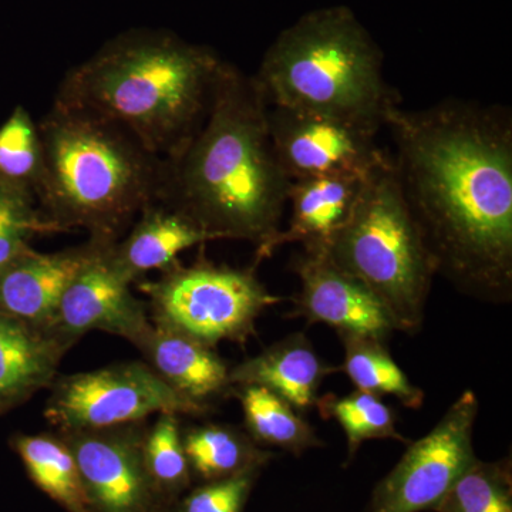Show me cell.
Returning a JSON list of instances; mask_svg holds the SVG:
<instances>
[{
  "instance_id": "obj_20",
  "label": "cell",
  "mask_w": 512,
  "mask_h": 512,
  "mask_svg": "<svg viewBox=\"0 0 512 512\" xmlns=\"http://www.w3.org/2000/svg\"><path fill=\"white\" fill-rule=\"evenodd\" d=\"M10 446L29 480L66 512H93L76 458L59 433L16 434Z\"/></svg>"
},
{
  "instance_id": "obj_27",
  "label": "cell",
  "mask_w": 512,
  "mask_h": 512,
  "mask_svg": "<svg viewBox=\"0 0 512 512\" xmlns=\"http://www.w3.org/2000/svg\"><path fill=\"white\" fill-rule=\"evenodd\" d=\"M144 460L154 483L177 508L178 501L190 488L192 481L178 414H158L153 426L147 427Z\"/></svg>"
},
{
  "instance_id": "obj_22",
  "label": "cell",
  "mask_w": 512,
  "mask_h": 512,
  "mask_svg": "<svg viewBox=\"0 0 512 512\" xmlns=\"http://www.w3.org/2000/svg\"><path fill=\"white\" fill-rule=\"evenodd\" d=\"M244 413L245 431L262 448H279L293 456L325 446L308 420L291 403L256 384L232 386Z\"/></svg>"
},
{
  "instance_id": "obj_5",
  "label": "cell",
  "mask_w": 512,
  "mask_h": 512,
  "mask_svg": "<svg viewBox=\"0 0 512 512\" xmlns=\"http://www.w3.org/2000/svg\"><path fill=\"white\" fill-rule=\"evenodd\" d=\"M256 83L269 106L311 111L363 126H386L400 106L383 55L346 6L313 10L266 50Z\"/></svg>"
},
{
  "instance_id": "obj_21",
  "label": "cell",
  "mask_w": 512,
  "mask_h": 512,
  "mask_svg": "<svg viewBox=\"0 0 512 512\" xmlns=\"http://www.w3.org/2000/svg\"><path fill=\"white\" fill-rule=\"evenodd\" d=\"M185 454L192 478L202 483L222 480L261 468L275 458L274 451L255 443L245 430L229 424H200L183 430Z\"/></svg>"
},
{
  "instance_id": "obj_7",
  "label": "cell",
  "mask_w": 512,
  "mask_h": 512,
  "mask_svg": "<svg viewBox=\"0 0 512 512\" xmlns=\"http://www.w3.org/2000/svg\"><path fill=\"white\" fill-rule=\"evenodd\" d=\"M148 298L151 322L215 346L245 345L256 333L262 313L286 301L274 295L251 268L214 264L201 255L194 264L180 261L156 281H137Z\"/></svg>"
},
{
  "instance_id": "obj_13",
  "label": "cell",
  "mask_w": 512,
  "mask_h": 512,
  "mask_svg": "<svg viewBox=\"0 0 512 512\" xmlns=\"http://www.w3.org/2000/svg\"><path fill=\"white\" fill-rule=\"evenodd\" d=\"M299 291L286 318L329 326L339 335L366 336L387 342L396 332L379 299L356 278L336 268L323 252L303 251L292 259Z\"/></svg>"
},
{
  "instance_id": "obj_23",
  "label": "cell",
  "mask_w": 512,
  "mask_h": 512,
  "mask_svg": "<svg viewBox=\"0 0 512 512\" xmlns=\"http://www.w3.org/2000/svg\"><path fill=\"white\" fill-rule=\"evenodd\" d=\"M339 339L345 350L340 372L349 377L356 390L377 397H396L407 409L423 406V390L410 382L390 355L386 342L356 335H339Z\"/></svg>"
},
{
  "instance_id": "obj_29",
  "label": "cell",
  "mask_w": 512,
  "mask_h": 512,
  "mask_svg": "<svg viewBox=\"0 0 512 512\" xmlns=\"http://www.w3.org/2000/svg\"><path fill=\"white\" fill-rule=\"evenodd\" d=\"M261 471V468H252L232 477L202 483L181 497L175 512H244Z\"/></svg>"
},
{
  "instance_id": "obj_12",
  "label": "cell",
  "mask_w": 512,
  "mask_h": 512,
  "mask_svg": "<svg viewBox=\"0 0 512 512\" xmlns=\"http://www.w3.org/2000/svg\"><path fill=\"white\" fill-rule=\"evenodd\" d=\"M117 242H104L67 286L55 315L45 329L69 352L74 343L93 330L111 333L133 345L151 325L146 303L114 262Z\"/></svg>"
},
{
  "instance_id": "obj_6",
  "label": "cell",
  "mask_w": 512,
  "mask_h": 512,
  "mask_svg": "<svg viewBox=\"0 0 512 512\" xmlns=\"http://www.w3.org/2000/svg\"><path fill=\"white\" fill-rule=\"evenodd\" d=\"M320 252L379 299L397 332H420L436 272L390 154L366 175L348 222Z\"/></svg>"
},
{
  "instance_id": "obj_4",
  "label": "cell",
  "mask_w": 512,
  "mask_h": 512,
  "mask_svg": "<svg viewBox=\"0 0 512 512\" xmlns=\"http://www.w3.org/2000/svg\"><path fill=\"white\" fill-rule=\"evenodd\" d=\"M37 126L43 174L36 202L57 232L80 228L119 242L160 198L164 158L124 128L56 103Z\"/></svg>"
},
{
  "instance_id": "obj_26",
  "label": "cell",
  "mask_w": 512,
  "mask_h": 512,
  "mask_svg": "<svg viewBox=\"0 0 512 512\" xmlns=\"http://www.w3.org/2000/svg\"><path fill=\"white\" fill-rule=\"evenodd\" d=\"M436 512H512L511 457L473 464L441 498Z\"/></svg>"
},
{
  "instance_id": "obj_17",
  "label": "cell",
  "mask_w": 512,
  "mask_h": 512,
  "mask_svg": "<svg viewBox=\"0 0 512 512\" xmlns=\"http://www.w3.org/2000/svg\"><path fill=\"white\" fill-rule=\"evenodd\" d=\"M339 372L340 367L320 359L305 333L296 332L231 367L229 380L231 386L265 387L303 414L318 403L319 389L326 377Z\"/></svg>"
},
{
  "instance_id": "obj_19",
  "label": "cell",
  "mask_w": 512,
  "mask_h": 512,
  "mask_svg": "<svg viewBox=\"0 0 512 512\" xmlns=\"http://www.w3.org/2000/svg\"><path fill=\"white\" fill-rule=\"evenodd\" d=\"M67 350L45 330L0 313V397L9 410L52 386Z\"/></svg>"
},
{
  "instance_id": "obj_2",
  "label": "cell",
  "mask_w": 512,
  "mask_h": 512,
  "mask_svg": "<svg viewBox=\"0 0 512 512\" xmlns=\"http://www.w3.org/2000/svg\"><path fill=\"white\" fill-rule=\"evenodd\" d=\"M268 107L254 76L222 63L200 128L164 158L158 198L214 241L254 245L255 265L274 254L292 184L272 147Z\"/></svg>"
},
{
  "instance_id": "obj_24",
  "label": "cell",
  "mask_w": 512,
  "mask_h": 512,
  "mask_svg": "<svg viewBox=\"0 0 512 512\" xmlns=\"http://www.w3.org/2000/svg\"><path fill=\"white\" fill-rule=\"evenodd\" d=\"M315 407H318L322 419L338 421L342 427L348 443L345 466L367 440L389 439L410 443L397 429L396 412L375 394L362 390H353L345 396L329 393L319 397Z\"/></svg>"
},
{
  "instance_id": "obj_3",
  "label": "cell",
  "mask_w": 512,
  "mask_h": 512,
  "mask_svg": "<svg viewBox=\"0 0 512 512\" xmlns=\"http://www.w3.org/2000/svg\"><path fill=\"white\" fill-rule=\"evenodd\" d=\"M222 63L210 47L174 33L130 30L70 69L55 103L117 124L167 158L207 116Z\"/></svg>"
},
{
  "instance_id": "obj_16",
  "label": "cell",
  "mask_w": 512,
  "mask_h": 512,
  "mask_svg": "<svg viewBox=\"0 0 512 512\" xmlns=\"http://www.w3.org/2000/svg\"><path fill=\"white\" fill-rule=\"evenodd\" d=\"M366 177L320 175L292 181L288 205L291 218L274 242V252L298 244L303 251H323L355 210Z\"/></svg>"
},
{
  "instance_id": "obj_30",
  "label": "cell",
  "mask_w": 512,
  "mask_h": 512,
  "mask_svg": "<svg viewBox=\"0 0 512 512\" xmlns=\"http://www.w3.org/2000/svg\"><path fill=\"white\" fill-rule=\"evenodd\" d=\"M9 412L8 407H6L5 402H3L2 397H0V414Z\"/></svg>"
},
{
  "instance_id": "obj_28",
  "label": "cell",
  "mask_w": 512,
  "mask_h": 512,
  "mask_svg": "<svg viewBox=\"0 0 512 512\" xmlns=\"http://www.w3.org/2000/svg\"><path fill=\"white\" fill-rule=\"evenodd\" d=\"M53 232L32 195L0 185V269L30 247V239Z\"/></svg>"
},
{
  "instance_id": "obj_18",
  "label": "cell",
  "mask_w": 512,
  "mask_h": 512,
  "mask_svg": "<svg viewBox=\"0 0 512 512\" xmlns=\"http://www.w3.org/2000/svg\"><path fill=\"white\" fill-rule=\"evenodd\" d=\"M137 218L113 248L114 262L133 284L148 271L171 268L181 252L214 241L188 215L161 201L148 205Z\"/></svg>"
},
{
  "instance_id": "obj_11",
  "label": "cell",
  "mask_w": 512,
  "mask_h": 512,
  "mask_svg": "<svg viewBox=\"0 0 512 512\" xmlns=\"http://www.w3.org/2000/svg\"><path fill=\"white\" fill-rule=\"evenodd\" d=\"M272 147L289 180L320 175L366 177L387 157L379 130L311 111L268 107Z\"/></svg>"
},
{
  "instance_id": "obj_9",
  "label": "cell",
  "mask_w": 512,
  "mask_h": 512,
  "mask_svg": "<svg viewBox=\"0 0 512 512\" xmlns=\"http://www.w3.org/2000/svg\"><path fill=\"white\" fill-rule=\"evenodd\" d=\"M478 410L477 394L461 393L426 436L409 443L402 460L376 485L369 512L433 511L476 461Z\"/></svg>"
},
{
  "instance_id": "obj_1",
  "label": "cell",
  "mask_w": 512,
  "mask_h": 512,
  "mask_svg": "<svg viewBox=\"0 0 512 512\" xmlns=\"http://www.w3.org/2000/svg\"><path fill=\"white\" fill-rule=\"evenodd\" d=\"M400 190L436 276L491 303L512 299V114L444 100L387 116Z\"/></svg>"
},
{
  "instance_id": "obj_15",
  "label": "cell",
  "mask_w": 512,
  "mask_h": 512,
  "mask_svg": "<svg viewBox=\"0 0 512 512\" xmlns=\"http://www.w3.org/2000/svg\"><path fill=\"white\" fill-rule=\"evenodd\" d=\"M165 384L188 402L211 410V403L231 393V367L212 346L151 322L133 343Z\"/></svg>"
},
{
  "instance_id": "obj_8",
  "label": "cell",
  "mask_w": 512,
  "mask_h": 512,
  "mask_svg": "<svg viewBox=\"0 0 512 512\" xmlns=\"http://www.w3.org/2000/svg\"><path fill=\"white\" fill-rule=\"evenodd\" d=\"M50 389L45 417L57 433L124 426L153 414L210 412L175 393L146 362L137 360L57 376Z\"/></svg>"
},
{
  "instance_id": "obj_14",
  "label": "cell",
  "mask_w": 512,
  "mask_h": 512,
  "mask_svg": "<svg viewBox=\"0 0 512 512\" xmlns=\"http://www.w3.org/2000/svg\"><path fill=\"white\" fill-rule=\"evenodd\" d=\"M104 242L110 241L89 238L57 252L23 249L0 269V313L45 330L67 286Z\"/></svg>"
},
{
  "instance_id": "obj_10",
  "label": "cell",
  "mask_w": 512,
  "mask_h": 512,
  "mask_svg": "<svg viewBox=\"0 0 512 512\" xmlns=\"http://www.w3.org/2000/svg\"><path fill=\"white\" fill-rule=\"evenodd\" d=\"M146 433V421L59 433L76 458L93 512H175L148 473Z\"/></svg>"
},
{
  "instance_id": "obj_25",
  "label": "cell",
  "mask_w": 512,
  "mask_h": 512,
  "mask_svg": "<svg viewBox=\"0 0 512 512\" xmlns=\"http://www.w3.org/2000/svg\"><path fill=\"white\" fill-rule=\"evenodd\" d=\"M42 174L39 126L25 107L18 106L0 127V185L32 195L36 200Z\"/></svg>"
}]
</instances>
